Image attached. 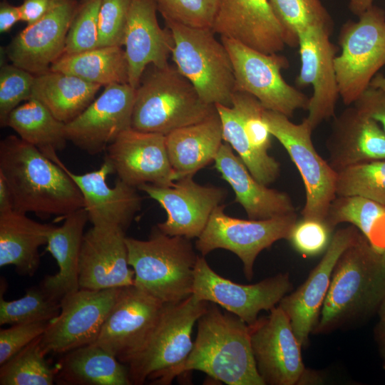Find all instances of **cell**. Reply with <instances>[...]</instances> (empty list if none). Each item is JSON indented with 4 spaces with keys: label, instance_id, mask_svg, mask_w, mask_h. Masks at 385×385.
Segmentation results:
<instances>
[{
    "label": "cell",
    "instance_id": "cell-31",
    "mask_svg": "<svg viewBox=\"0 0 385 385\" xmlns=\"http://www.w3.org/2000/svg\"><path fill=\"white\" fill-rule=\"evenodd\" d=\"M53 227L14 210L0 212V267L13 265L19 274L33 276L40 264L39 248L46 245Z\"/></svg>",
    "mask_w": 385,
    "mask_h": 385
},
{
    "label": "cell",
    "instance_id": "cell-44",
    "mask_svg": "<svg viewBox=\"0 0 385 385\" xmlns=\"http://www.w3.org/2000/svg\"><path fill=\"white\" fill-rule=\"evenodd\" d=\"M332 231L325 221L302 217L292 227L287 240L300 255L314 257L326 251Z\"/></svg>",
    "mask_w": 385,
    "mask_h": 385
},
{
    "label": "cell",
    "instance_id": "cell-52",
    "mask_svg": "<svg viewBox=\"0 0 385 385\" xmlns=\"http://www.w3.org/2000/svg\"><path fill=\"white\" fill-rule=\"evenodd\" d=\"M374 0H349V9L351 12L359 16L374 5Z\"/></svg>",
    "mask_w": 385,
    "mask_h": 385
},
{
    "label": "cell",
    "instance_id": "cell-35",
    "mask_svg": "<svg viewBox=\"0 0 385 385\" xmlns=\"http://www.w3.org/2000/svg\"><path fill=\"white\" fill-rule=\"evenodd\" d=\"M123 46H99L82 52L63 54L50 70L76 76L106 86L128 83V62Z\"/></svg>",
    "mask_w": 385,
    "mask_h": 385
},
{
    "label": "cell",
    "instance_id": "cell-6",
    "mask_svg": "<svg viewBox=\"0 0 385 385\" xmlns=\"http://www.w3.org/2000/svg\"><path fill=\"white\" fill-rule=\"evenodd\" d=\"M134 285L163 303H176L192 294L198 255L190 239L170 236L158 227L146 240L125 237Z\"/></svg>",
    "mask_w": 385,
    "mask_h": 385
},
{
    "label": "cell",
    "instance_id": "cell-25",
    "mask_svg": "<svg viewBox=\"0 0 385 385\" xmlns=\"http://www.w3.org/2000/svg\"><path fill=\"white\" fill-rule=\"evenodd\" d=\"M212 30L265 53H279L286 46L269 0H217Z\"/></svg>",
    "mask_w": 385,
    "mask_h": 385
},
{
    "label": "cell",
    "instance_id": "cell-19",
    "mask_svg": "<svg viewBox=\"0 0 385 385\" xmlns=\"http://www.w3.org/2000/svg\"><path fill=\"white\" fill-rule=\"evenodd\" d=\"M361 232L353 225L337 230L319 262L295 291L286 294L278 305L288 317L302 347L318 322L332 274L342 253L354 244Z\"/></svg>",
    "mask_w": 385,
    "mask_h": 385
},
{
    "label": "cell",
    "instance_id": "cell-15",
    "mask_svg": "<svg viewBox=\"0 0 385 385\" xmlns=\"http://www.w3.org/2000/svg\"><path fill=\"white\" fill-rule=\"evenodd\" d=\"M249 325L252 350L265 385H295L307 381V371L291 322L282 308Z\"/></svg>",
    "mask_w": 385,
    "mask_h": 385
},
{
    "label": "cell",
    "instance_id": "cell-36",
    "mask_svg": "<svg viewBox=\"0 0 385 385\" xmlns=\"http://www.w3.org/2000/svg\"><path fill=\"white\" fill-rule=\"evenodd\" d=\"M283 29L286 46H298V31L310 26L331 31L333 21L321 0H269Z\"/></svg>",
    "mask_w": 385,
    "mask_h": 385
},
{
    "label": "cell",
    "instance_id": "cell-24",
    "mask_svg": "<svg viewBox=\"0 0 385 385\" xmlns=\"http://www.w3.org/2000/svg\"><path fill=\"white\" fill-rule=\"evenodd\" d=\"M62 168L78 186L88 220L95 227H111L125 232L142 205L136 188L118 178L114 186L107 183V177L114 173L105 160L100 168L83 174H75L61 162Z\"/></svg>",
    "mask_w": 385,
    "mask_h": 385
},
{
    "label": "cell",
    "instance_id": "cell-49",
    "mask_svg": "<svg viewBox=\"0 0 385 385\" xmlns=\"http://www.w3.org/2000/svg\"><path fill=\"white\" fill-rule=\"evenodd\" d=\"M19 21H21L19 6H14L3 0L0 4V32L9 31Z\"/></svg>",
    "mask_w": 385,
    "mask_h": 385
},
{
    "label": "cell",
    "instance_id": "cell-9",
    "mask_svg": "<svg viewBox=\"0 0 385 385\" xmlns=\"http://www.w3.org/2000/svg\"><path fill=\"white\" fill-rule=\"evenodd\" d=\"M263 117L272 136L282 145L302 177L305 188L302 217L324 221L336 197L337 173L317 152L312 140L313 128L306 118L294 123L290 118L267 109Z\"/></svg>",
    "mask_w": 385,
    "mask_h": 385
},
{
    "label": "cell",
    "instance_id": "cell-34",
    "mask_svg": "<svg viewBox=\"0 0 385 385\" xmlns=\"http://www.w3.org/2000/svg\"><path fill=\"white\" fill-rule=\"evenodd\" d=\"M6 126L56 164L61 161L57 152L63 150L68 141L66 123L38 100L31 98L16 108L8 117Z\"/></svg>",
    "mask_w": 385,
    "mask_h": 385
},
{
    "label": "cell",
    "instance_id": "cell-17",
    "mask_svg": "<svg viewBox=\"0 0 385 385\" xmlns=\"http://www.w3.org/2000/svg\"><path fill=\"white\" fill-rule=\"evenodd\" d=\"M135 88L129 83L105 86L98 97L78 116L66 123L68 141L90 155L107 148L131 128Z\"/></svg>",
    "mask_w": 385,
    "mask_h": 385
},
{
    "label": "cell",
    "instance_id": "cell-37",
    "mask_svg": "<svg viewBox=\"0 0 385 385\" xmlns=\"http://www.w3.org/2000/svg\"><path fill=\"white\" fill-rule=\"evenodd\" d=\"M41 337L1 365V385H52L55 383V369L45 359L46 355L40 346Z\"/></svg>",
    "mask_w": 385,
    "mask_h": 385
},
{
    "label": "cell",
    "instance_id": "cell-23",
    "mask_svg": "<svg viewBox=\"0 0 385 385\" xmlns=\"http://www.w3.org/2000/svg\"><path fill=\"white\" fill-rule=\"evenodd\" d=\"M125 231L92 226L85 234L79 260L80 289L100 290L134 284Z\"/></svg>",
    "mask_w": 385,
    "mask_h": 385
},
{
    "label": "cell",
    "instance_id": "cell-54",
    "mask_svg": "<svg viewBox=\"0 0 385 385\" xmlns=\"http://www.w3.org/2000/svg\"><path fill=\"white\" fill-rule=\"evenodd\" d=\"M382 254H383V255H384V259H385V250H384V251L383 252V253H382Z\"/></svg>",
    "mask_w": 385,
    "mask_h": 385
},
{
    "label": "cell",
    "instance_id": "cell-2",
    "mask_svg": "<svg viewBox=\"0 0 385 385\" xmlns=\"http://www.w3.org/2000/svg\"><path fill=\"white\" fill-rule=\"evenodd\" d=\"M197 322L192 350L172 371L168 384L185 372L200 371L227 385H265L257 369L247 323L212 302Z\"/></svg>",
    "mask_w": 385,
    "mask_h": 385
},
{
    "label": "cell",
    "instance_id": "cell-21",
    "mask_svg": "<svg viewBox=\"0 0 385 385\" xmlns=\"http://www.w3.org/2000/svg\"><path fill=\"white\" fill-rule=\"evenodd\" d=\"M77 5L78 0H58L41 19L27 25L7 46L11 63L34 76L48 71L64 53Z\"/></svg>",
    "mask_w": 385,
    "mask_h": 385
},
{
    "label": "cell",
    "instance_id": "cell-48",
    "mask_svg": "<svg viewBox=\"0 0 385 385\" xmlns=\"http://www.w3.org/2000/svg\"><path fill=\"white\" fill-rule=\"evenodd\" d=\"M58 0H23L19 6L21 21L27 25L41 19Z\"/></svg>",
    "mask_w": 385,
    "mask_h": 385
},
{
    "label": "cell",
    "instance_id": "cell-28",
    "mask_svg": "<svg viewBox=\"0 0 385 385\" xmlns=\"http://www.w3.org/2000/svg\"><path fill=\"white\" fill-rule=\"evenodd\" d=\"M214 162L249 219L265 220L296 212L291 197L257 181L227 143L221 145Z\"/></svg>",
    "mask_w": 385,
    "mask_h": 385
},
{
    "label": "cell",
    "instance_id": "cell-33",
    "mask_svg": "<svg viewBox=\"0 0 385 385\" xmlns=\"http://www.w3.org/2000/svg\"><path fill=\"white\" fill-rule=\"evenodd\" d=\"M101 87L71 74L49 70L35 76L31 98L67 123L90 105Z\"/></svg>",
    "mask_w": 385,
    "mask_h": 385
},
{
    "label": "cell",
    "instance_id": "cell-20",
    "mask_svg": "<svg viewBox=\"0 0 385 385\" xmlns=\"http://www.w3.org/2000/svg\"><path fill=\"white\" fill-rule=\"evenodd\" d=\"M105 160L118 178L136 188L147 183L172 186L176 181L162 134L130 128L107 148Z\"/></svg>",
    "mask_w": 385,
    "mask_h": 385
},
{
    "label": "cell",
    "instance_id": "cell-8",
    "mask_svg": "<svg viewBox=\"0 0 385 385\" xmlns=\"http://www.w3.org/2000/svg\"><path fill=\"white\" fill-rule=\"evenodd\" d=\"M334 58L339 96L351 106L385 66V11L373 5L341 27Z\"/></svg>",
    "mask_w": 385,
    "mask_h": 385
},
{
    "label": "cell",
    "instance_id": "cell-18",
    "mask_svg": "<svg viewBox=\"0 0 385 385\" xmlns=\"http://www.w3.org/2000/svg\"><path fill=\"white\" fill-rule=\"evenodd\" d=\"M157 201L165 210V221L158 228L170 236L197 238L206 227L213 210L226 198L220 187L202 185L188 175L172 186L143 184L138 188Z\"/></svg>",
    "mask_w": 385,
    "mask_h": 385
},
{
    "label": "cell",
    "instance_id": "cell-45",
    "mask_svg": "<svg viewBox=\"0 0 385 385\" xmlns=\"http://www.w3.org/2000/svg\"><path fill=\"white\" fill-rule=\"evenodd\" d=\"M132 0H101L98 14L99 46H123Z\"/></svg>",
    "mask_w": 385,
    "mask_h": 385
},
{
    "label": "cell",
    "instance_id": "cell-51",
    "mask_svg": "<svg viewBox=\"0 0 385 385\" xmlns=\"http://www.w3.org/2000/svg\"><path fill=\"white\" fill-rule=\"evenodd\" d=\"M14 210L11 191L5 180L0 174V212Z\"/></svg>",
    "mask_w": 385,
    "mask_h": 385
},
{
    "label": "cell",
    "instance_id": "cell-3",
    "mask_svg": "<svg viewBox=\"0 0 385 385\" xmlns=\"http://www.w3.org/2000/svg\"><path fill=\"white\" fill-rule=\"evenodd\" d=\"M384 299L385 259L361 233L337 261L313 333H328L377 312Z\"/></svg>",
    "mask_w": 385,
    "mask_h": 385
},
{
    "label": "cell",
    "instance_id": "cell-29",
    "mask_svg": "<svg viewBox=\"0 0 385 385\" xmlns=\"http://www.w3.org/2000/svg\"><path fill=\"white\" fill-rule=\"evenodd\" d=\"M88 220L84 207L64 218L60 227H53L48 237L46 250L56 260L58 271L46 276L41 285L58 300L80 289L79 260L84 228Z\"/></svg>",
    "mask_w": 385,
    "mask_h": 385
},
{
    "label": "cell",
    "instance_id": "cell-7",
    "mask_svg": "<svg viewBox=\"0 0 385 385\" xmlns=\"http://www.w3.org/2000/svg\"><path fill=\"white\" fill-rule=\"evenodd\" d=\"M165 21L173 34L171 56L178 71L205 103L230 106L235 80L230 57L222 41L211 29Z\"/></svg>",
    "mask_w": 385,
    "mask_h": 385
},
{
    "label": "cell",
    "instance_id": "cell-42",
    "mask_svg": "<svg viewBox=\"0 0 385 385\" xmlns=\"http://www.w3.org/2000/svg\"><path fill=\"white\" fill-rule=\"evenodd\" d=\"M35 76L14 64H4L0 70V123L6 126L10 113L23 101L31 98Z\"/></svg>",
    "mask_w": 385,
    "mask_h": 385
},
{
    "label": "cell",
    "instance_id": "cell-5",
    "mask_svg": "<svg viewBox=\"0 0 385 385\" xmlns=\"http://www.w3.org/2000/svg\"><path fill=\"white\" fill-rule=\"evenodd\" d=\"M150 67L135 88L132 128L167 135L205 120L216 111L175 66Z\"/></svg>",
    "mask_w": 385,
    "mask_h": 385
},
{
    "label": "cell",
    "instance_id": "cell-16",
    "mask_svg": "<svg viewBox=\"0 0 385 385\" xmlns=\"http://www.w3.org/2000/svg\"><path fill=\"white\" fill-rule=\"evenodd\" d=\"M332 33L327 28L310 26L297 34L300 68L295 83L312 88L305 118L313 130L334 117L340 97L334 67L337 48L331 41Z\"/></svg>",
    "mask_w": 385,
    "mask_h": 385
},
{
    "label": "cell",
    "instance_id": "cell-47",
    "mask_svg": "<svg viewBox=\"0 0 385 385\" xmlns=\"http://www.w3.org/2000/svg\"><path fill=\"white\" fill-rule=\"evenodd\" d=\"M353 106L376 121L385 132V89L369 86Z\"/></svg>",
    "mask_w": 385,
    "mask_h": 385
},
{
    "label": "cell",
    "instance_id": "cell-10",
    "mask_svg": "<svg viewBox=\"0 0 385 385\" xmlns=\"http://www.w3.org/2000/svg\"><path fill=\"white\" fill-rule=\"evenodd\" d=\"M220 41L232 63L235 91L252 95L265 109L289 118L298 110L307 109L309 98L282 75V70L289 66L284 56L265 53L225 36H220Z\"/></svg>",
    "mask_w": 385,
    "mask_h": 385
},
{
    "label": "cell",
    "instance_id": "cell-32",
    "mask_svg": "<svg viewBox=\"0 0 385 385\" xmlns=\"http://www.w3.org/2000/svg\"><path fill=\"white\" fill-rule=\"evenodd\" d=\"M54 369L58 384H132L127 366L93 343L62 354Z\"/></svg>",
    "mask_w": 385,
    "mask_h": 385
},
{
    "label": "cell",
    "instance_id": "cell-50",
    "mask_svg": "<svg viewBox=\"0 0 385 385\" xmlns=\"http://www.w3.org/2000/svg\"><path fill=\"white\" fill-rule=\"evenodd\" d=\"M377 314L379 320L374 330L375 338L385 365V299L380 304Z\"/></svg>",
    "mask_w": 385,
    "mask_h": 385
},
{
    "label": "cell",
    "instance_id": "cell-53",
    "mask_svg": "<svg viewBox=\"0 0 385 385\" xmlns=\"http://www.w3.org/2000/svg\"><path fill=\"white\" fill-rule=\"evenodd\" d=\"M369 86L385 89V76L378 73L372 79Z\"/></svg>",
    "mask_w": 385,
    "mask_h": 385
},
{
    "label": "cell",
    "instance_id": "cell-1",
    "mask_svg": "<svg viewBox=\"0 0 385 385\" xmlns=\"http://www.w3.org/2000/svg\"><path fill=\"white\" fill-rule=\"evenodd\" d=\"M0 174L17 212L64 219L84 207L78 186L65 170L19 136L9 135L0 142Z\"/></svg>",
    "mask_w": 385,
    "mask_h": 385
},
{
    "label": "cell",
    "instance_id": "cell-12",
    "mask_svg": "<svg viewBox=\"0 0 385 385\" xmlns=\"http://www.w3.org/2000/svg\"><path fill=\"white\" fill-rule=\"evenodd\" d=\"M222 127V138L237 153L253 177L263 185L274 183L280 165L269 155L271 133L263 117L265 108L252 95L233 93L231 106L215 104Z\"/></svg>",
    "mask_w": 385,
    "mask_h": 385
},
{
    "label": "cell",
    "instance_id": "cell-22",
    "mask_svg": "<svg viewBox=\"0 0 385 385\" xmlns=\"http://www.w3.org/2000/svg\"><path fill=\"white\" fill-rule=\"evenodd\" d=\"M163 304L134 284L121 287L93 344L123 363L142 344Z\"/></svg>",
    "mask_w": 385,
    "mask_h": 385
},
{
    "label": "cell",
    "instance_id": "cell-4",
    "mask_svg": "<svg viewBox=\"0 0 385 385\" xmlns=\"http://www.w3.org/2000/svg\"><path fill=\"white\" fill-rule=\"evenodd\" d=\"M209 302L193 294L176 303H164L157 319L140 346L123 362L132 384L147 381L168 384L172 371L190 353L192 329Z\"/></svg>",
    "mask_w": 385,
    "mask_h": 385
},
{
    "label": "cell",
    "instance_id": "cell-27",
    "mask_svg": "<svg viewBox=\"0 0 385 385\" xmlns=\"http://www.w3.org/2000/svg\"><path fill=\"white\" fill-rule=\"evenodd\" d=\"M328 163L339 172L358 163L385 159V132L353 105L334 115L326 140Z\"/></svg>",
    "mask_w": 385,
    "mask_h": 385
},
{
    "label": "cell",
    "instance_id": "cell-30",
    "mask_svg": "<svg viewBox=\"0 0 385 385\" xmlns=\"http://www.w3.org/2000/svg\"><path fill=\"white\" fill-rule=\"evenodd\" d=\"M175 180L192 175L214 161L222 144V127L217 110L205 120L165 135Z\"/></svg>",
    "mask_w": 385,
    "mask_h": 385
},
{
    "label": "cell",
    "instance_id": "cell-26",
    "mask_svg": "<svg viewBox=\"0 0 385 385\" xmlns=\"http://www.w3.org/2000/svg\"><path fill=\"white\" fill-rule=\"evenodd\" d=\"M154 0H132L128 14L123 46L128 62V83L136 88L150 66L168 63L174 41L170 30L160 27Z\"/></svg>",
    "mask_w": 385,
    "mask_h": 385
},
{
    "label": "cell",
    "instance_id": "cell-39",
    "mask_svg": "<svg viewBox=\"0 0 385 385\" xmlns=\"http://www.w3.org/2000/svg\"><path fill=\"white\" fill-rule=\"evenodd\" d=\"M337 173L336 195H359L385 206V159L358 163Z\"/></svg>",
    "mask_w": 385,
    "mask_h": 385
},
{
    "label": "cell",
    "instance_id": "cell-46",
    "mask_svg": "<svg viewBox=\"0 0 385 385\" xmlns=\"http://www.w3.org/2000/svg\"><path fill=\"white\" fill-rule=\"evenodd\" d=\"M51 322H36L11 325L0 331V365L34 340L41 337Z\"/></svg>",
    "mask_w": 385,
    "mask_h": 385
},
{
    "label": "cell",
    "instance_id": "cell-13",
    "mask_svg": "<svg viewBox=\"0 0 385 385\" xmlns=\"http://www.w3.org/2000/svg\"><path fill=\"white\" fill-rule=\"evenodd\" d=\"M293 288L288 273H279L252 284H241L224 278L198 256L194 270L192 294L215 303L253 324L262 310L270 311Z\"/></svg>",
    "mask_w": 385,
    "mask_h": 385
},
{
    "label": "cell",
    "instance_id": "cell-11",
    "mask_svg": "<svg viewBox=\"0 0 385 385\" xmlns=\"http://www.w3.org/2000/svg\"><path fill=\"white\" fill-rule=\"evenodd\" d=\"M220 205L212 212L206 227L197 238L195 248L205 256L217 249L229 250L242 261L245 276L250 280L258 255L275 242L287 240L298 220L296 212L265 220H242L225 212Z\"/></svg>",
    "mask_w": 385,
    "mask_h": 385
},
{
    "label": "cell",
    "instance_id": "cell-40",
    "mask_svg": "<svg viewBox=\"0 0 385 385\" xmlns=\"http://www.w3.org/2000/svg\"><path fill=\"white\" fill-rule=\"evenodd\" d=\"M385 215V206L359 195H336L325 218L334 230L341 223H350L368 240L372 230Z\"/></svg>",
    "mask_w": 385,
    "mask_h": 385
},
{
    "label": "cell",
    "instance_id": "cell-38",
    "mask_svg": "<svg viewBox=\"0 0 385 385\" xmlns=\"http://www.w3.org/2000/svg\"><path fill=\"white\" fill-rule=\"evenodd\" d=\"M61 312V301L41 284L27 289L20 299L6 301L0 297V325L51 322Z\"/></svg>",
    "mask_w": 385,
    "mask_h": 385
},
{
    "label": "cell",
    "instance_id": "cell-14",
    "mask_svg": "<svg viewBox=\"0 0 385 385\" xmlns=\"http://www.w3.org/2000/svg\"><path fill=\"white\" fill-rule=\"evenodd\" d=\"M120 289H79L63 297L59 314L41 337L43 353L62 355L95 342Z\"/></svg>",
    "mask_w": 385,
    "mask_h": 385
},
{
    "label": "cell",
    "instance_id": "cell-43",
    "mask_svg": "<svg viewBox=\"0 0 385 385\" xmlns=\"http://www.w3.org/2000/svg\"><path fill=\"white\" fill-rule=\"evenodd\" d=\"M165 20L183 25L211 29L217 0H154Z\"/></svg>",
    "mask_w": 385,
    "mask_h": 385
},
{
    "label": "cell",
    "instance_id": "cell-41",
    "mask_svg": "<svg viewBox=\"0 0 385 385\" xmlns=\"http://www.w3.org/2000/svg\"><path fill=\"white\" fill-rule=\"evenodd\" d=\"M101 2V0H78L63 54L76 53L98 47Z\"/></svg>",
    "mask_w": 385,
    "mask_h": 385
}]
</instances>
